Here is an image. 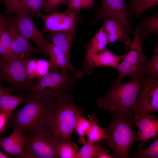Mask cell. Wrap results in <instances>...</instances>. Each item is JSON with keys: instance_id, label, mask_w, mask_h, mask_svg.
<instances>
[{"instance_id": "cell-8", "label": "cell", "mask_w": 158, "mask_h": 158, "mask_svg": "<svg viewBox=\"0 0 158 158\" xmlns=\"http://www.w3.org/2000/svg\"><path fill=\"white\" fill-rule=\"evenodd\" d=\"M81 11L66 10L62 12L54 11L47 14L41 13L38 17L44 23L42 32L63 30L75 31L77 26L84 20Z\"/></svg>"}, {"instance_id": "cell-4", "label": "cell", "mask_w": 158, "mask_h": 158, "mask_svg": "<svg viewBox=\"0 0 158 158\" xmlns=\"http://www.w3.org/2000/svg\"><path fill=\"white\" fill-rule=\"evenodd\" d=\"M67 71L50 70L40 81L23 92V95H35L45 100L54 101L71 94L76 86L77 78Z\"/></svg>"}, {"instance_id": "cell-18", "label": "cell", "mask_w": 158, "mask_h": 158, "mask_svg": "<svg viewBox=\"0 0 158 158\" xmlns=\"http://www.w3.org/2000/svg\"><path fill=\"white\" fill-rule=\"evenodd\" d=\"M75 31L63 30L49 32L48 37L70 59V52Z\"/></svg>"}, {"instance_id": "cell-22", "label": "cell", "mask_w": 158, "mask_h": 158, "mask_svg": "<svg viewBox=\"0 0 158 158\" xmlns=\"http://www.w3.org/2000/svg\"><path fill=\"white\" fill-rule=\"evenodd\" d=\"M25 100L21 95H12L10 93H5L0 97V112L5 113L8 120L19 104Z\"/></svg>"}, {"instance_id": "cell-41", "label": "cell", "mask_w": 158, "mask_h": 158, "mask_svg": "<svg viewBox=\"0 0 158 158\" xmlns=\"http://www.w3.org/2000/svg\"><path fill=\"white\" fill-rule=\"evenodd\" d=\"M68 0H58L59 6H60L61 5L65 4H66Z\"/></svg>"}, {"instance_id": "cell-6", "label": "cell", "mask_w": 158, "mask_h": 158, "mask_svg": "<svg viewBox=\"0 0 158 158\" xmlns=\"http://www.w3.org/2000/svg\"><path fill=\"white\" fill-rule=\"evenodd\" d=\"M24 147L19 158H59L57 147L59 141L45 126L23 133Z\"/></svg>"}, {"instance_id": "cell-27", "label": "cell", "mask_w": 158, "mask_h": 158, "mask_svg": "<svg viewBox=\"0 0 158 158\" xmlns=\"http://www.w3.org/2000/svg\"><path fill=\"white\" fill-rule=\"evenodd\" d=\"M79 149L77 145L69 140L59 141L57 147V151L59 158H75Z\"/></svg>"}, {"instance_id": "cell-33", "label": "cell", "mask_w": 158, "mask_h": 158, "mask_svg": "<svg viewBox=\"0 0 158 158\" xmlns=\"http://www.w3.org/2000/svg\"><path fill=\"white\" fill-rule=\"evenodd\" d=\"M21 0H2L6 9V13L9 16L16 14L18 11L19 6Z\"/></svg>"}, {"instance_id": "cell-23", "label": "cell", "mask_w": 158, "mask_h": 158, "mask_svg": "<svg viewBox=\"0 0 158 158\" xmlns=\"http://www.w3.org/2000/svg\"><path fill=\"white\" fill-rule=\"evenodd\" d=\"M90 123V128L87 134V141L93 143H98L100 141L107 138L105 128H103L98 123V119L95 114L91 113L87 115Z\"/></svg>"}, {"instance_id": "cell-35", "label": "cell", "mask_w": 158, "mask_h": 158, "mask_svg": "<svg viewBox=\"0 0 158 158\" xmlns=\"http://www.w3.org/2000/svg\"><path fill=\"white\" fill-rule=\"evenodd\" d=\"M0 54L2 57V60L5 62L8 61L13 59L17 58L14 55L10 54L4 46L0 39Z\"/></svg>"}, {"instance_id": "cell-1", "label": "cell", "mask_w": 158, "mask_h": 158, "mask_svg": "<svg viewBox=\"0 0 158 158\" xmlns=\"http://www.w3.org/2000/svg\"><path fill=\"white\" fill-rule=\"evenodd\" d=\"M144 77L141 75L127 82L113 80L109 91L97 99L98 107L109 111L112 116L133 120L136 100Z\"/></svg>"}, {"instance_id": "cell-29", "label": "cell", "mask_w": 158, "mask_h": 158, "mask_svg": "<svg viewBox=\"0 0 158 158\" xmlns=\"http://www.w3.org/2000/svg\"><path fill=\"white\" fill-rule=\"evenodd\" d=\"M143 144L141 143L137 152L129 157L133 158H158V138L155 139L153 142L148 147L142 149Z\"/></svg>"}, {"instance_id": "cell-15", "label": "cell", "mask_w": 158, "mask_h": 158, "mask_svg": "<svg viewBox=\"0 0 158 158\" xmlns=\"http://www.w3.org/2000/svg\"><path fill=\"white\" fill-rule=\"evenodd\" d=\"M6 28L10 37L12 51L17 58L21 54H31L33 52L41 53L38 48L29 43L16 27L10 17L9 18Z\"/></svg>"}, {"instance_id": "cell-36", "label": "cell", "mask_w": 158, "mask_h": 158, "mask_svg": "<svg viewBox=\"0 0 158 158\" xmlns=\"http://www.w3.org/2000/svg\"><path fill=\"white\" fill-rule=\"evenodd\" d=\"M8 119L6 115L0 112V134L6 126Z\"/></svg>"}, {"instance_id": "cell-9", "label": "cell", "mask_w": 158, "mask_h": 158, "mask_svg": "<svg viewBox=\"0 0 158 158\" xmlns=\"http://www.w3.org/2000/svg\"><path fill=\"white\" fill-rule=\"evenodd\" d=\"M0 78L18 93H23L36 83L28 77L23 64L17 58L6 62L3 61L0 65Z\"/></svg>"}, {"instance_id": "cell-19", "label": "cell", "mask_w": 158, "mask_h": 158, "mask_svg": "<svg viewBox=\"0 0 158 158\" xmlns=\"http://www.w3.org/2000/svg\"><path fill=\"white\" fill-rule=\"evenodd\" d=\"M127 0L128 3L126 6V13L128 20L130 19L129 23L131 25L145 11L158 4V0Z\"/></svg>"}, {"instance_id": "cell-21", "label": "cell", "mask_w": 158, "mask_h": 158, "mask_svg": "<svg viewBox=\"0 0 158 158\" xmlns=\"http://www.w3.org/2000/svg\"><path fill=\"white\" fill-rule=\"evenodd\" d=\"M108 44L109 40L107 35L101 28L87 44L84 59L102 51L105 49L106 46Z\"/></svg>"}, {"instance_id": "cell-24", "label": "cell", "mask_w": 158, "mask_h": 158, "mask_svg": "<svg viewBox=\"0 0 158 158\" xmlns=\"http://www.w3.org/2000/svg\"><path fill=\"white\" fill-rule=\"evenodd\" d=\"M109 150L101 145L86 141L77 153L75 158H98L102 154Z\"/></svg>"}, {"instance_id": "cell-25", "label": "cell", "mask_w": 158, "mask_h": 158, "mask_svg": "<svg viewBox=\"0 0 158 158\" xmlns=\"http://www.w3.org/2000/svg\"><path fill=\"white\" fill-rule=\"evenodd\" d=\"M45 0H21L18 11H22L31 17H38L41 13Z\"/></svg>"}, {"instance_id": "cell-38", "label": "cell", "mask_w": 158, "mask_h": 158, "mask_svg": "<svg viewBox=\"0 0 158 158\" xmlns=\"http://www.w3.org/2000/svg\"><path fill=\"white\" fill-rule=\"evenodd\" d=\"M13 91V90L11 87H5L0 84V97L5 93H11Z\"/></svg>"}, {"instance_id": "cell-37", "label": "cell", "mask_w": 158, "mask_h": 158, "mask_svg": "<svg viewBox=\"0 0 158 158\" xmlns=\"http://www.w3.org/2000/svg\"><path fill=\"white\" fill-rule=\"evenodd\" d=\"M9 17L0 14V27L6 28Z\"/></svg>"}, {"instance_id": "cell-42", "label": "cell", "mask_w": 158, "mask_h": 158, "mask_svg": "<svg viewBox=\"0 0 158 158\" xmlns=\"http://www.w3.org/2000/svg\"><path fill=\"white\" fill-rule=\"evenodd\" d=\"M5 28H6L0 27V36L1 35L3 31Z\"/></svg>"}, {"instance_id": "cell-40", "label": "cell", "mask_w": 158, "mask_h": 158, "mask_svg": "<svg viewBox=\"0 0 158 158\" xmlns=\"http://www.w3.org/2000/svg\"><path fill=\"white\" fill-rule=\"evenodd\" d=\"M11 158V157L10 156H8L0 150V158Z\"/></svg>"}, {"instance_id": "cell-14", "label": "cell", "mask_w": 158, "mask_h": 158, "mask_svg": "<svg viewBox=\"0 0 158 158\" xmlns=\"http://www.w3.org/2000/svg\"><path fill=\"white\" fill-rule=\"evenodd\" d=\"M133 124L138 128L136 141L143 144L158 135V117L149 113H143L135 116Z\"/></svg>"}, {"instance_id": "cell-16", "label": "cell", "mask_w": 158, "mask_h": 158, "mask_svg": "<svg viewBox=\"0 0 158 158\" xmlns=\"http://www.w3.org/2000/svg\"><path fill=\"white\" fill-rule=\"evenodd\" d=\"M104 23L101 27L108 37L109 44L120 41L123 42L126 47H129L131 40L130 34L123 24L117 19L113 18L104 19Z\"/></svg>"}, {"instance_id": "cell-28", "label": "cell", "mask_w": 158, "mask_h": 158, "mask_svg": "<svg viewBox=\"0 0 158 158\" xmlns=\"http://www.w3.org/2000/svg\"><path fill=\"white\" fill-rule=\"evenodd\" d=\"M31 54H21L17 58L23 64L28 77L33 80L37 78V59L33 58Z\"/></svg>"}, {"instance_id": "cell-34", "label": "cell", "mask_w": 158, "mask_h": 158, "mask_svg": "<svg viewBox=\"0 0 158 158\" xmlns=\"http://www.w3.org/2000/svg\"><path fill=\"white\" fill-rule=\"evenodd\" d=\"M59 7L58 0H45L42 9L45 12L51 13L54 11Z\"/></svg>"}, {"instance_id": "cell-5", "label": "cell", "mask_w": 158, "mask_h": 158, "mask_svg": "<svg viewBox=\"0 0 158 158\" xmlns=\"http://www.w3.org/2000/svg\"><path fill=\"white\" fill-rule=\"evenodd\" d=\"M133 120L118 116H112L109 124L106 128L107 138L104 143L118 158L129 157L130 151L136 142L137 131L133 128Z\"/></svg>"}, {"instance_id": "cell-12", "label": "cell", "mask_w": 158, "mask_h": 158, "mask_svg": "<svg viewBox=\"0 0 158 158\" xmlns=\"http://www.w3.org/2000/svg\"><path fill=\"white\" fill-rule=\"evenodd\" d=\"M126 0H101L100 8L97 11L96 17L90 25L94 26L99 21L108 18H115L124 25L130 34H133L132 27L126 13Z\"/></svg>"}, {"instance_id": "cell-10", "label": "cell", "mask_w": 158, "mask_h": 158, "mask_svg": "<svg viewBox=\"0 0 158 158\" xmlns=\"http://www.w3.org/2000/svg\"><path fill=\"white\" fill-rule=\"evenodd\" d=\"M158 111V77H144L136 100L134 117Z\"/></svg>"}, {"instance_id": "cell-39", "label": "cell", "mask_w": 158, "mask_h": 158, "mask_svg": "<svg viewBox=\"0 0 158 158\" xmlns=\"http://www.w3.org/2000/svg\"><path fill=\"white\" fill-rule=\"evenodd\" d=\"M115 157L112 154L108 153V152H106L101 154L98 158H114Z\"/></svg>"}, {"instance_id": "cell-43", "label": "cell", "mask_w": 158, "mask_h": 158, "mask_svg": "<svg viewBox=\"0 0 158 158\" xmlns=\"http://www.w3.org/2000/svg\"><path fill=\"white\" fill-rule=\"evenodd\" d=\"M3 62V61L0 58V65L2 63V62Z\"/></svg>"}, {"instance_id": "cell-2", "label": "cell", "mask_w": 158, "mask_h": 158, "mask_svg": "<svg viewBox=\"0 0 158 158\" xmlns=\"http://www.w3.org/2000/svg\"><path fill=\"white\" fill-rule=\"evenodd\" d=\"M84 112L83 108L75 104L70 94L54 102L48 114L47 126L59 141L69 140L78 117Z\"/></svg>"}, {"instance_id": "cell-44", "label": "cell", "mask_w": 158, "mask_h": 158, "mask_svg": "<svg viewBox=\"0 0 158 158\" xmlns=\"http://www.w3.org/2000/svg\"><path fill=\"white\" fill-rule=\"evenodd\" d=\"M2 137L1 136V134H0V141Z\"/></svg>"}, {"instance_id": "cell-13", "label": "cell", "mask_w": 158, "mask_h": 158, "mask_svg": "<svg viewBox=\"0 0 158 158\" xmlns=\"http://www.w3.org/2000/svg\"><path fill=\"white\" fill-rule=\"evenodd\" d=\"M124 56L125 54L117 56L105 49L84 59L83 68L86 73L90 74L93 73L94 68L97 67H108L116 69Z\"/></svg>"}, {"instance_id": "cell-26", "label": "cell", "mask_w": 158, "mask_h": 158, "mask_svg": "<svg viewBox=\"0 0 158 158\" xmlns=\"http://www.w3.org/2000/svg\"><path fill=\"white\" fill-rule=\"evenodd\" d=\"M141 75L144 77H158V42L154 47L152 58L144 66Z\"/></svg>"}, {"instance_id": "cell-3", "label": "cell", "mask_w": 158, "mask_h": 158, "mask_svg": "<svg viewBox=\"0 0 158 158\" xmlns=\"http://www.w3.org/2000/svg\"><path fill=\"white\" fill-rule=\"evenodd\" d=\"M22 96L25 103L20 110L13 113L8 121L7 127L19 129L23 133L47 125L49 111L55 101H48L32 95Z\"/></svg>"}, {"instance_id": "cell-17", "label": "cell", "mask_w": 158, "mask_h": 158, "mask_svg": "<svg viewBox=\"0 0 158 158\" xmlns=\"http://www.w3.org/2000/svg\"><path fill=\"white\" fill-rule=\"evenodd\" d=\"M24 145L22 132L18 128L14 129L8 137H2L0 141V147L11 157L17 155V157L20 155L23 152Z\"/></svg>"}, {"instance_id": "cell-32", "label": "cell", "mask_w": 158, "mask_h": 158, "mask_svg": "<svg viewBox=\"0 0 158 158\" xmlns=\"http://www.w3.org/2000/svg\"><path fill=\"white\" fill-rule=\"evenodd\" d=\"M49 69V61L42 59H37V79L40 80L48 73Z\"/></svg>"}, {"instance_id": "cell-20", "label": "cell", "mask_w": 158, "mask_h": 158, "mask_svg": "<svg viewBox=\"0 0 158 158\" xmlns=\"http://www.w3.org/2000/svg\"><path fill=\"white\" fill-rule=\"evenodd\" d=\"M142 41L152 34L158 35V11L145 17L136 25L135 28Z\"/></svg>"}, {"instance_id": "cell-31", "label": "cell", "mask_w": 158, "mask_h": 158, "mask_svg": "<svg viewBox=\"0 0 158 158\" xmlns=\"http://www.w3.org/2000/svg\"><path fill=\"white\" fill-rule=\"evenodd\" d=\"M95 0H68L67 10L81 11L83 9L93 8Z\"/></svg>"}, {"instance_id": "cell-11", "label": "cell", "mask_w": 158, "mask_h": 158, "mask_svg": "<svg viewBox=\"0 0 158 158\" xmlns=\"http://www.w3.org/2000/svg\"><path fill=\"white\" fill-rule=\"evenodd\" d=\"M19 31L28 41L32 40L37 45L41 53L47 56L50 43L36 26L32 17L19 11L14 16H10Z\"/></svg>"}, {"instance_id": "cell-7", "label": "cell", "mask_w": 158, "mask_h": 158, "mask_svg": "<svg viewBox=\"0 0 158 158\" xmlns=\"http://www.w3.org/2000/svg\"><path fill=\"white\" fill-rule=\"evenodd\" d=\"M133 35L128 51L125 54L123 60L116 69L118 73L117 79L118 80H121L126 77L133 78L141 75L142 68L149 60L147 56L143 53L142 40L135 30Z\"/></svg>"}, {"instance_id": "cell-30", "label": "cell", "mask_w": 158, "mask_h": 158, "mask_svg": "<svg viewBox=\"0 0 158 158\" xmlns=\"http://www.w3.org/2000/svg\"><path fill=\"white\" fill-rule=\"evenodd\" d=\"M90 126L89 120H87L82 115L79 116L76 122L74 130L79 136V142L82 144L86 141L85 137L89 130Z\"/></svg>"}]
</instances>
